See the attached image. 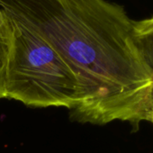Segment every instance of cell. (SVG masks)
<instances>
[{"instance_id":"cell-1","label":"cell","mask_w":153,"mask_h":153,"mask_svg":"<svg viewBox=\"0 0 153 153\" xmlns=\"http://www.w3.org/2000/svg\"><path fill=\"white\" fill-rule=\"evenodd\" d=\"M11 24L6 98L30 107L75 110L83 95L80 83L68 64L40 35L13 20Z\"/></svg>"},{"instance_id":"cell-2","label":"cell","mask_w":153,"mask_h":153,"mask_svg":"<svg viewBox=\"0 0 153 153\" xmlns=\"http://www.w3.org/2000/svg\"><path fill=\"white\" fill-rule=\"evenodd\" d=\"M133 37L153 75V16L139 21L133 20Z\"/></svg>"},{"instance_id":"cell-3","label":"cell","mask_w":153,"mask_h":153,"mask_svg":"<svg viewBox=\"0 0 153 153\" xmlns=\"http://www.w3.org/2000/svg\"><path fill=\"white\" fill-rule=\"evenodd\" d=\"M11 39L12 24L8 28L0 27V99L6 98V71Z\"/></svg>"},{"instance_id":"cell-4","label":"cell","mask_w":153,"mask_h":153,"mask_svg":"<svg viewBox=\"0 0 153 153\" xmlns=\"http://www.w3.org/2000/svg\"><path fill=\"white\" fill-rule=\"evenodd\" d=\"M143 121H149L151 123H153V89L150 93L147 107L144 112V117Z\"/></svg>"},{"instance_id":"cell-5","label":"cell","mask_w":153,"mask_h":153,"mask_svg":"<svg viewBox=\"0 0 153 153\" xmlns=\"http://www.w3.org/2000/svg\"><path fill=\"white\" fill-rule=\"evenodd\" d=\"M11 26V21L8 16L0 9V27L1 28H8Z\"/></svg>"}]
</instances>
